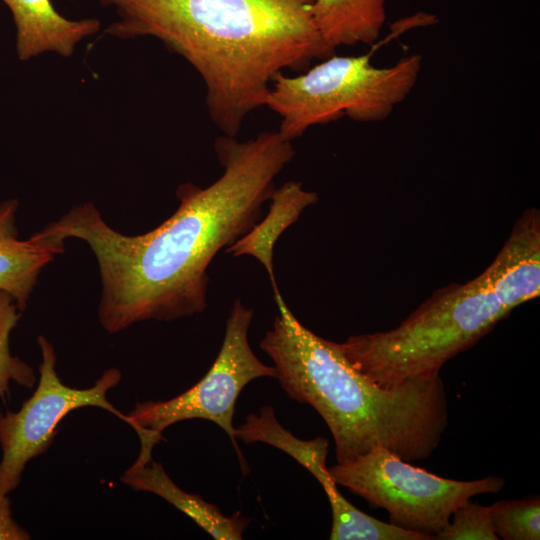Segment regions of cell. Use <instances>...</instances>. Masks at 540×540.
<instances>
[{
	"mask_svg": "<svg viewBox=\"0 0 540 540\" xmlns=\"http://www.w3.org/2000/svg\"><path fill=\"white\" fill-rule=\"evenodd\" d=\"M215 151L222 175L206 188L180 185L176 211L146 233L115 230L90 202L37 231L54 243L79 239L91 249L102 286L98 320L108 333L203 312L210 263L258 222L275 178L295 156L278 131L244 142L224 135L216 139Z\"/></svg>",
	"mask_w": 540,
	"mask_h": 540,
	"instance_id": "1",
	"label": "cell"
},
{
	"mask_svg": "<svg viewBox=\"0 0 540 540\" xmlns=\"http://www.w3.org/2000/svg\"><path fill=\"white\" fill-rule=\"evenodd\" d=\"M315 0H99L118 20L105 32L152 36L201 76L212 122L236 137L245 118L265 106L284 69L307 70L333 54L308 6Z\"/></svg>",
	"mask_w": 540,
	"mask_h": 540,
	"instance_id": "2",
	"label": "cell"
},
{
	"mask_svg": "<svg viewBox=\"0 0 540 540\" xmlns=\"http://www.w3.org/2000/svg\"><path fill=\"white\" fill-rule=\"evenodd\" d=\"M540 294V212L526 209L492 263L466 283L437 289L397 327L338 346L371 382L394 388L440 373L515 307Z\"/></svg>",
	"mask_w": 540,
	"mask_h": 540,
	"instance_id": "3",
	"label": "cell"
},
{
	"mask_svg": "<svg viewBox=\"0 0 540 540\" xmlns=\"http://www.w3.org/2000/svg\"><path fill=\"white\" fill-rule=\"evenodd\" d=\"M421 63L418 54L389 67L373 66L369 54H333L298 76L276 74L265 106L281 117L278 132L290 142L311 126L345 116L358 122L382 121L409 95Z\"/></svg>",
	"mask_w": 540,
	"mask_h": 540,
	"instance_id": "4",
	"label": "cell"
},
{
	"mask_svg": "<svg viewBox=\"0 0 540 540\" xmlns=\"http://www.w3.org/2000/svg\"><path fill=\"white\" fill-rule=\"evenodd\" d=\"M328 470L337 485L371 507L385 509L390 523L434 539L459 505L476 495L497 493L505 485V479L496 476L471 481L443 478L382 447Z\"/></svg>",
	"mask_w": 540,
	"mask_h": 540,
	"instance_id": "5",
	"label": "cell"
},
{
	"mask_svg": "<svg viewBox=\"0 0 540 540\" xmlns=\"http://www.w3.org/2000/svg\"><path fill=\"white\" fill-rule=\"evenodd\" d=\"M252 318L253 310L237 299L226 322L220 351L205 376L174 398L139 402L126 414L139 437V452L152 453L154 446L164 440L162 432L169 426L183 420L204 419L226 432L243 471H248L233 426L235 403L249 382L276 375L274 366L262 363L250 347L248 331Z\"/></svg>",
	"mask_w": 540,
	"mask_h": 540,
	"instance_id": "6",
	"label": "cell"
},
{
	"mask_svg": "<svg viewBox=\"0 0 540 540\" xmlns=\"http://www.w3.org/2000/svg\"><path fill=\"white\" fill-rule=\"evenodd\" d=\"M37 343L42 360L36 390L17 412H0V496L8 495L18 487L26 464L48 449L57 426L71 411L98 407L129 425L127 415L119 412L107 398V392L122 379L119 369L105 370L92 387L72 388L57 374L53 344L43 335L37 338Z\"/></svg>",
	"mask_w": 540,
	"mask_h": 540,
	"instance_id": "7",
	"label": "cell"
},
{
	"mask_svg": "<svg viewBox=\"0 0 540 540\" xmlns=\"http://www.w3.org/2000/svg\"><path fill=\"white\" fill-rule=\"evenodd\" d=\"M236 439L263 442L296 459L322 485L332 509L331 540H413L415 533L378 520L353 506L338 490L326 465L329 442L323 437L302 440L285 429L270 406L250 413L236 428Z\"/></svg>",
	"mask_w": 540,
	"mask_h": 540,
	"instance_id": "8",
	"label": "cell"
},
{
	"mask_svg": "<svg viewBox=\"0 0 540 540\" xmlns=\"http://www.w3.org/2000/svg\"><path fill=\"white\" fill-rule=\"evenodd\" d=\"M10 9L16 26V52L21 61L43 53L71 56L77 44L96 34L97 18L71 20L63 17L51 0H1Z\"/></svg>",
	"mask_w": 540,
	"mask_h": 540,
	"instance_id": "9",
	"label": "cell"
},
{
	"mask_svg": "<svg viewBox=\"0 0 540 540\" xmlns=\"http://www.w3.org/2000/svg\"><path fill=\"white\" fill-rule=\"evenodd\" d=\"M18 208L17 199L0 203V290L12 296L23 312L42 269L64 252L65 245L46 240L37 232L20 239Z\"/></svg>",
	"mask_w": 540,
	"mask_h": 540,
	"instance_id": "10",
	"label": "cell"
},
{
	"mask_svg": "<svg viewBox=\"0 0 540 540\" xmlns=\"http://www.w3.org/2000/svg\"><path fill=\"white\" fill-rule=\"evenodd\" d=\"M121 482L133 490L150 492L163 498L217 540L242 539L250 523V519L238 511L226 516L216 505L204 501L200 495L179 488L167 475L162 464L154 461L152 456L138 455L121 476Z\"/></svg>",
	"mask_w": 540,
	"mask_h": 540,
	"instance_id": "11",
	"label": "cell"
},
{
	"mask_svg": "<svg viewBox=\"0 0 540 540\" xmlns=\"http://www.w3.org/2000/svg\"><path fill=\"white\" fill-rule=\"evenodd\" d=\"M266 216L231 246L225 249L234 257L250 255L256 258L268 273L272 288L276 284L273 268V249L280 235L294 224L302 212L318 201L315 192L307 191L301 182L288 181L271 195Z\"/></svg>",
	"mask_w": 540,
	"mask_h": 540,
	"instance_id": "12",
	"label": "cell"
},
{
	"mask_svg": "<svg viewBox=\"0 0 540 540\" xmlns=\"http://www.w3.org/2000/svg\"><path fill=\"white\" fill-rule=\"evenodd\" d=\"M308 9L320 36L333 50L374 43L386 21V0H315Z\"/></svg>",
	"mask_w": 540,
	"mask_h": 540,
	"instance_id": "13",
	"label": "cell"
},
{
	"mask_svg": "<svg viewBox=\"0 0 540 540\" xmlns=\"http://www.w3.org/2000/svg\"><path fill=\"white\" fill-rule=\"evenodd\" d=\"M20 317L21 311L15 300L8 293L0 290V402L4 403L10 396L12 382L33 388L37 381L33 368L20 358L13 356L10 350V335Z\"/></svg>",
	"mask_w": 540,
	"mask_h": 540,
	"instance_id": "14",
	"label": "cell"
},
{
	"mask_svg": "<svg viewBox=\"0 0 540 540\" xmlns=\"http://www.w3.org/2000/svg\"><path fill=\"white\" fill-rule=\"evenodd\" d=\"M490 507L491 521L498 538L505 540L540 539V498L502 500Z\"/></svg>",
	"mask_w": 540,
	"mask_h": 540,
	"instance_id": "15",
	"label": "cell"
},
{
	"mask_svg": "<svg viewBox=\"0 0 540 540\" xmlns=\"http://www.w3.org/2000/svg\"><path fill=\"white\" fill-rule=\"evenodd\" d=\"M440 540H497L490 507L470 502L459 505L449 522L435 535Z\"/></svg>",
	"mask_w": 540,
	"mask_h": 540,
	"instance_id": "16",
	"label": "cell"
},
{
	"mask_svg": "<svg viewBox=\"0 0 540 540\" xmlns=\"http://www.w3.org/2000/svg\"><path fill=\"white\" fill-rule=\"evenodd\" d=\"M30 534L12 517L11 500L0 496V540H27Z\"/></svg>",
	"mask_w": 540,
	"mask_h": 540,
	"instance_id": "17",
	"label": "cell"
}]
</instances>
